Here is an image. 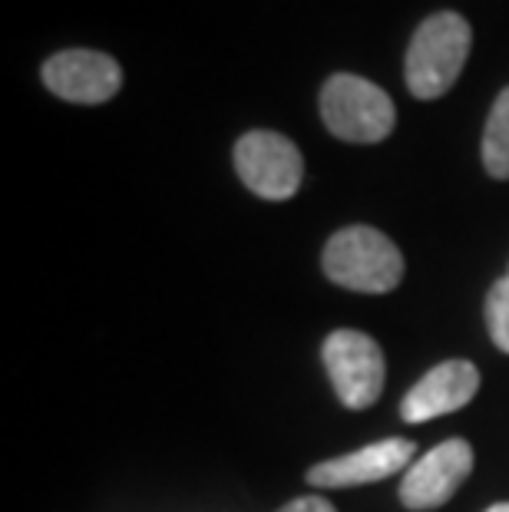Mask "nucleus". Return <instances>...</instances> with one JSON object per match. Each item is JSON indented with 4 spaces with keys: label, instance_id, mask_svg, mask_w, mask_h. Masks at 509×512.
Wrapping results in <instances>:
<instances>
[{
    "label": "nucleus",
    "instance_id": "ddd939ff",
    "mask_svg": "<svg viewBox=\"0 0 509 512\" xmlns=\"http://www.w3.org/2000/svg\"><path fill=\"white\" fill-rule=\"evenodd\" d=\"M486 512H509V503H496V506H490Z\"/></svg>",
    "mask_w": 509,
    "mask_h": 512
},
{
    "label": "nucleus",
    "instance_id": "39448f33",
    "mask_svg": "<svg viewBox=\"0 0 509 512\" xmlns=\"http://www.w3.org/2000/svg\"><path fill=\"white\" fill-rule=\"evenodd\" d=\"M235 172L258 199L285 202L301 189L305 159L288 136L255 129L235 143Z\"/></svg>",
    "mask_w": 509,
    "mask_h": 512
},
{
    "label": "nucleus",
    "instance_id": "9d476101",
    "mask_svg": "<svg viewBox=\"0 0 509 512\" xmlns=\"http://www.w3.org/2000/svg\"><path fill=\"white\" fill-rule=\"evenodd\" d=\"M483 166L493 179H509V86L496 96L483 129Z\"/></svg>",
    "mask_w": 509,
    "mask_h": 512
},
{
    "label": "nucleus",
    "instance_id": "f257e3e1",
    "mask_svg": "<svg viewBox=\"0 0 509 512\" xmlns=\"http://www.w3.org/2000/svg\"><path fill=\"white\" fill-rule=\"evenodd\" d=\"M321 265L334 285L361 294H387L404 278L400 248L371 225H351L331 235V242L324 245Z\"/></svg>",
    "mask_w": 509,
    "mask_h": 512
},
{
    "label": "nucleus",
    "instance_id": "9b49d317",
    "mask_svg": "<svg viewBox=\"0 0 509 512\" xmlns=\"http://www.w3.org/2000/svg\"><path fill=\"white\" fill-rule=\"evenodd\" d=\"M486 324H490L493 344L500 347L503 354H509V278H500L490 288V298H486Z\"/></svg>",
    "mask_w": 509,
    "mask_h": 512
},
{
    "label": "nucleus",
    "instance_id": "f03ea898",
    "mask_svg": "<svg viewBox=\"0 0 509 512\" xmlns=\"http://www.w3.org/2000/svg\"><path fill=\"white\" fill-rule=\"evenodd\" d=\"M470 24L453 10L427 17L407 50V86L417 100H437L460 80L470 57Z\"/></svg>",
    "mask_w": 509,
    "mask_h": 512
},
{
    "label": "nucleus",
    "instance_id": "6e6552de",
    "mask_svg": "<svg viewBox=\"0 0 509 512\" xmlns=\"http://www.w3.org/2000/svg\"><path fill=\"white\" fill-rule=\"evenodd\" d=\"M417 446L404 437L377 440L364 450L344 453L338 460H324L308 470V483L318 489H351V486H367L377 479H387L400 470H410Z\"/></svg>",
    "mask_w": 509,
    "mask_h": 512
},
{
    "label": "nucleus",
    "instance_id": "f8f14e48",
    "mask_svg": "<svg viewBox=\"0 0 509 512\" xmlns=\"http://www.w3.org/2000/svg\"><path fill=\"white\" fill-rule=\"evenodd\" d=\"M278 512H338V509L321 496H301V499H291V503L281 506Z\"/></svg>",
    "mask_w": 509,
    "mask_h": 512
},
{
    "label": "nucleus",
    "instance_id": "1a4fd4ad",
    "mask_svg": "<svg viewBox=\"0 0 509 512\" xmlns=\"http://www.w3.org/2000/svg\"><path fill=\"white\" fill-rule=\"evenodd\" d=\"M476 390H480V370L470 361H443L410 387V394L400 403V417L407 423H427L467 407Z\"/></svg>",
    "mask_w": 509,
    "mask_h": 512
},
{
    "label": "nucleus",
    "instance_id": "4468645a",
    "mask_svg": "<svg viewBox=\"0 0 509 512\" xmlns=\"http://www.w3.org/2000/svg\"><path fill=\"white\" fill-rule=\"evenodd\" d=\"M506 278H509V275H506Z\"/></svg>",
    "mask_w": 509,
    "mask_h": 512
},
{
    "label": "nucleus",
    "instance_id": "7ed1b4c3",
    "mask_svg": "<svg viewBox=\"0 0 509 512\" xmlns=\"http://www.w3.org/2000/svg\"><path fill=\"white\" fill-rule=\"evenodd\" d=\"M321 119L344 143H381L394 133L397 110L381 86L364 76L334 73L321 90Z\"/></svg>",
    "mask_w": 509,
    "mask_h": 512
},
{
    "label": "nucleus",
    "instance_id": "423d86ee",
    "mask_svg": "<svg viewBox=\"0 0 509 512\" xmlns=\"http://www.w3.org/2000/svg\"><path fill=\"white\" fill-rule=\"evenodd\" d=\"M473 470V446L467 440H443L440 446L417 460L404 473L400 483V503L414 512L437 509L443 503H450L453 493L463 486V479Z\"/></svg>",
    "mask_w": 509,
    "mask_h": 512
},
{
    "label": "nucleus",
    "instance_id": "0eeeda50",
    "mask_svg": "<svg viewBox=\"0 0 509 512\" xmlns=\"http://www.w3.org/2000/svg\"><path fill=\"white\" fill-rule=\"evenodd\" d=\"M43 83L67 103H106L123 86V70L100 50H63L43 63Z\"/></svg>",
    "mask_w": 509,
    "mask_h": 512
},
{
    "label": "nucleus",
    "instance_id": "20e7f679",
    "mask_svg": "<svg viewBox=\"0 0 509 512\" xmlns=\"http://www.w3.org/2000/svg\"><path fill=\"white\" fill-rule=\"evenodd\" d=\"M324 367L334 384V394L348 410H367L374 407L377 397L384 394V351L371 334L364 331H331L321 344Z\"/></svg>",
    "mask_w": 509,
    "mask_h": 512
}]
</instances>
